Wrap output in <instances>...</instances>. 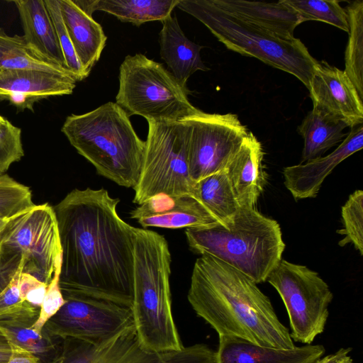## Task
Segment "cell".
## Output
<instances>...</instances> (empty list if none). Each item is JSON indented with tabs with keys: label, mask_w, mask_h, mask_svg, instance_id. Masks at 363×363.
Returning a JSON list of instances; mask_svg holds the SVG:
<instances>
[{
	"label": "cell",
	"mask_w": 363,
	"mask_h": 363,
	"mask_svg": "<svg viewBox=\"0 0 363 363\" xmlns=\"http://www.w3.org/2000/svg\"><path fill=\"white\" fill-rule=\"evenodd\" d=\"M40 313V308L23 301L18 306L0 315V330L10 343L18 345L38 357L43 363L60 359L62 345L44 330L38 332L32 328Z\"/></svg>",
	"instance_id": "cell-20"
},
{
	"label": "cell",
	"mask_w": 363,
	"mask_h": 363,
	"mask_svg": "<svg viewBox=\"0 0 363 363\" xmlns=\"http://www.w3.org/2000/svg\"><path fill=\"white\" fill-rule=\"evenodd\" d=\"M0 69H35L72 74L68 69L40 54L26 40L23 35L10 36L1 28Z\"/></svg>",
	"instance_id": "cell-27"
},
{
	"label": "cell",
	"mask_w": 363,
	"mask_h": 363,
	"mask_svg": "<svg viewBox=\"0 0 363 363\" xmlns=\"http://www.w3.org/2000/svg\"><path fill=\"white\" fill-rule=\"evenodd\" d=\"M119 199L103 188L75 189L52 206L63 297L87 296L131 308L134 228L118 214Z\"/></svg>",
	"instance_id": "cell-1"
},
{
	"label": "cell",
	"mask_w": 363,
	"mask_h": 363,
	"mask_svg": "<svg viewBox=\"0 0 363 363\" xmlns=\"http://www.w3.org/2000/svg\"><path fill=\"white\" fill-rule=\"evenodd\" d=\"M325 351L321 345L281 349L260 346L235 337L219 336L216 363H313Z\"/></svg>",
	"instance_id": "cell-19"
},
{
	"label": "cell",
	"mask_w": 363,
	"mask_h": 363,
	"mask_svg": "<svg viewBox=\"0 0 363 363\" xmlns=\"http://www.w3.org/2000/svg\"><path fill=\"white\" fill-rule=\"evenodd\" d=\"M345 11L349 23V39L344 72L363 101V1L350 3Z\"/></svg>",
	"instance_id": "cell-29"
},
{
	"label": "cell",
	"mask_w": 363,
	"mask_h": 363,
	"mask_svg": "<svg viewBox=\"0 0 363 363\" xmlns=\"http://www.w3.org/2000/svg\"><path fill=\"white\" fill-rule=\"evenodd\" d=\"M22 269V267L19 269L9 284L0 294V315L18 306L23 302L21 298L19 291V279L21 274L23 272Z\"/></svg>",
	"instance_id": "cell-38"
},
{
	"label": "cell",
	"mask_w": 363,
	"mask_h": 363,
	"mask_svg": "<svg viewBox=\"0 0 363 363\" xmlns=\"http://www.w3.org/2000/svg\"><path fill=\"white\" fill-rule=\"evenodd\" d=\"M343 228L337 232L345 237L339 245L352 243L360 255H363V191L356 190L342 206Z\"/></svg>",
	"instance_id": "cell-31"
},
{
	"label": "cell",
	"mask_w": 363,
	"mask_h": 363,
	"mask_svg": "<svg viewBox=\"0 0 363 363\" xmlns=\"http://www.w3.org/2000/svg\"><path fill=\"white\" fill-rule=\"evenodd\" d=\"M148 133L134 203L159 194L194 196L195 182L188 165L189 129L184 121L147 122Z\"/></svg>",
	"instance_id": "cell-8"
},
{
	"label": "cell",
	"mask_w": 363,
	"mask_h": 363,
	"mask_svg": "<svg viewBox=\"0 0 363 363\" xmlns=\"http://www.w3.org/2000/svg\"><path fill=\"white\" fill-rule=\"evenodd\" d=\"M60 363H216V352L204 344L177 352H149L142 347L133 322L101 342L62 340Z\"/></svg>",
	"instance_id": "cell-11"
},
{
	"label": "cell",
	"mask_w": 363,
	"mask_h": 363,
	"mask_svg": "<svg viewBox=\"0 0 363 363\" xmlns=\"http://www.w3.org/2000/svg\"><path fill=\"white\" fill-rule=\"evenodd\" d=\"M77 82L71 74L0 69V99L21 110H33L41 99L72 94Z\"/></svg>",
	"instance_id": "cell-15"
},
{
	"label": "cell",
	"mask_w": 363,
	"mask_h": 363,
	"mask_svg": "<svg viewBox=\"0 0 363 363\" xmlns=\"http://www.w3.org/2000/svg\"><path fill=\"white\" fill-rule=\"evenodd\" d=\"M86 13L104 11L123 22L137 26L152 21H162L172 15L179 0H73Z\"/></svg>",
	"instance_id": "cell-25"
},
{
	"label": "cell",
	"mask_w": 363,
	"mask_h": 363,
	"mask_svg": "<svg viewBox=\"0 0 363 363\" xmlns=\"http://www.w3.org/2000/svg\"><path fill=\"white\" fill-rule=\"evenodd\" d=\"M11 354L9 342L0 330V363H7Z\"/></svg>",
	"instance_id": "cell-41"
},
{
	"label": "cell",
	"mask_w": 363,
	"mask_h": 363,
	"mask_svg": "<svg viewBox=\"0 0 363 363\" xmlns=\"http://www.w3.org/2000/svg\"><path fill=\"white\" fill-rule=\"evenodd\" d=\"M21 267L23 268L21 255L0 244V294Z\"/></svg>",
	"instance_id": "cell-37"
},
{
	"label": "cell",
	"mask_w": 363,
	"mask_h": 363,
	"mask_svg": "<svg viewBox=\"0 0 363 363\" xmlns=\"http://www.w3.org/2000/svg\"><path fill=\"white\" fill-rule=\"evenodd\" d=\"M213 1L231 14L283 38H295V28L301 23L297 13L284 0L276 3L245 0Z\"/></svg>",
	"instance_id": "cell-23"
},
{
	"label": "cell",
	"mask_w": 363,
	"mask_h": 363,
	"mask_svg": "<svg viewBox=\"0 0 363 363\" xmlns=\"http://www.w3.org/2000/svg\"><path fill=\"white\" fill-rule=\"evenodd\" d=\"M162 23V28L160 33L161 58L179 83L186 87V81L195 72L208 69L201 57L203 46L186 38L175 15H170Z\"/></svg>",
	"instance_id": "cell-22"
},
{
	"label": "cell",
	"mask_w": 363,
	"mask_h": 363,
	"mask_svg": "<svg viewBox=\"0 0 363 363\" xmlns=\"http://www.w3.org/2000/svg\"><path fill=\"white\" fill-rule=\"evenodd\" d=\"M188 301L218 336L281 349L295 347L270 299L246 274L209 255L194 265Z\"/></svg>",
	"instance_id": "cell-2"
},
{
	"label": "cell",
	"mask_w": 363,
	"mask_h": 363,
	"mask_svg": "<svg viewBox=\"0 0 363 363\" xmlns=\"http://www.w3.org/2000/svg\"><path fill=\"white\" fill-rule=\"evenodd\" d=\"M308 91L313 109L351 128L362 124V100L344 71L326 62H318Z\"/></svg>",
	"instance_id": "cell-14"
},
{
	"label": "cell",
	"mask_w": 363,
	"mask_h": 363,
	"mask_svg": "<svg viewBox=\"0 0 363 363\" xmlns=\"http://www.w3.org/2000/svg\"><path fill=\"white\" fill-rule=\"evenodd\" d=\"M298 15L301 23L318 21L349 33L347 14L335 0H284Z\"/></svg>",
	"instance_id": "cell-30"
},
{
	"label": "cell",
	"mask_w": 363,
	"mask_h": 363,
	"mask_svg": "<svg viewBox=\"0 0 363 363\" xmlns=\"http://www.w3.org/2000/svg\"><path fill=\"white\" fill-rule=\"evenodd\" d=\"M177 7L201 21L228 49L288 72L309 89L318 62L299 39L279 36L231 14L213 0H179Z\"/></svg>",
	"instance_id": "cell-6"
},
{
	"label": "cell",
	"mask_w": 363,
	"mask_h": 363,
	"mask_svg": "<svg viewBox=\"0 0 363 363\" xmlns=\"http://www.w3.org/2000/svg\"><path fill=\"white\" fill-rule=\"evenodd\" d=\"M10 343V342H9ZM11 354L7 363H43L41 360L31 352L21 347L10 343ZM60 359L51 363H60Z\"/></svg>",
	"instance_id": "cell-39"
},
{
	"label": "cell",
	"mask_w": 363,
	"mask_h": 363,
	"mask_svg": "<svg viewBox=\"0 0 363 363\" xmlns=\"http://www.w3.org/2000/svg\"><path fill=\"white\" fill-rule=\"evenodd\" d=\"M11 2L18 11L26 40L40 54L68 69L45 1L15 0Z\"/></svg>",
	"instance_id": "cell-24"
},
{
	"label": "cell",
	"mask_w": 363,
	"mask_h": 363,
	"mask_svg": "<svg viewBox=\"0 0 363 363\" xmlns=\"http://www.w3.org/2000/svg\"><path fill=\"white\" fill-rule=\"evenodd\" d=\"M0 244L21 256L23 272L49 284L61 264V247L53 207L34 205L8 219Z\"/></svg>",
	"instance_id": "cell-10"
},
{
	"label": "cell",
	"mask_w": 363,
	"mask_h": 363,
	"mask_svg": "<svg viewBox=\"0 0 363 363\" xmlns=\"http://www.w3.org/2000/svg\"><path fill=\"white\" fill-rule=\"evenodd\" d=\"M8 219L5 218H0V233L3 230L4 227L5 226Z\"/></svg>",
	"instance_id": "cell-42"
},
{
	"label": "cell",
	"mask_w": 363,
	"mask_h": 363,
	"mask_svg": "<svg viewBox=\"0 0 363 363\" xmlns=\"http://www.w3.org/2000/svg\"><path fill=\"white\" fill-rule=\"evenodd\" d=\"M62 132L100 175L119 186L135 188L145 153L127 113L107 102L88 113L67 116Z\"/></svg>",
	"instance_id": "cell-5"
},
{
	"label": "cell",
	"mask_w": 363,
	"mask_h": 363,
	"mask_svg": "<svg viewBox=\"0 0 363 363\" xmlns=\"http://www.w3.org/2000/svg\"><path fill=\"white\" fill-rule=\"evenodd\" d=\"M185 234L192 251L225 262L257 284L266 281L285 249L278 222L255 208L240 207L225 223L185 228Z\"/></svg>",
	"instance_id": "cell-4"
},
{
	"label": "cell",
	"mask_w": 363,
	"mask_h": 363,
	"mask_svg": "<svg viewBox=\"0 0 363 363\" xmlns=\"http://www.w3.org/2000/svg\"><path fill=\"white\" fill-rule=\"evenodd\" d=\"M170 264L165 238L152 230L134 228L131 311L142 347L155 353L184 348L172 311Z\"/></svg>",
	"instance_id": "cell-3"
},
{
	"label": "cell",
	"mask_w": 363,
	"mask_h": 363,
	"mask_svg": "<svg viewBox=\"0 0 363 363\" xmlns=\"http://www.w3.org/2000/svg\"><path fill=\"white\" fill-rule=\"evenodd\" d=\"M59 3L64 24L87 77L99 60L107 38L101 26L73 0H59Z\"/></svg>",
	"instance_id": "cell-21"
},
{
	"label": "cell",
	"mask_w": 363,
	"mask_h": 363,
	"mask_svg": "<svg viewBox=\"0 0 363 363\" xmlns=\"http://www.w3.org/2000/svg\"><path fill=\"white\" fill-rule=\"evenodd\" d=\"M194 196L221 223L229 220L240 208L225 170L196 182Z\"/></svg>",
	"instance_id": "cell-28"
},
{
	"label": "cell",
	"mask_w": 363,
	"mask_h": 363,
	"mask_svg": "<svg viewBox=\"0 0 363 363\" xmlns=\"http://www.w3.org/2000/svg\"><path fill=\"white\" fill-rule=\"evenodd\" d=\"M261 143L249 132L225 171L240 207L255 208L266 184Z\"/></svg>",
	"instance_id": "cell-18"
},
{
	"label": "cell",
	"mask_w": 363,
	"mask_h": 363,
	"mask_svg": "<svg viewBox=\"0 0 363 363\" xmlns=\"http://www.w3.org/2000/svg\"><path fill=\"white\" fill-rule=\"evenodd\" d=\"M363 147L362 124L352 127L339 146L329 155L283 169L284 185L298 199L315 198L325 179L344 160Z\"/></svg>",
	"instance_id": "cell-17"
},
{
	"label": "cell",
	"mask_w": 363,
	"mask_h": 363,
	"mask_svg": "<svg viewBox=\"0 0 363 363\" xmlns=\"http://www.w3.org/2000/svg\"><path fill=\"white\" fill-rule=\"evenodd\" d=\"M130 216L144 229L149 227L188 228L218 222L191 194L155 196L132 210Z\"/></svg>",
	"instance_id": "cell-16"
},
{
	"label": "cell",
	"mask_w": 363,
	"mask_h": 363,
	"mask_svg": "<svg viewBox=\"0 0 363 363\" xmlns=\"http://www.w3.org/2000/svg\"><path fill=\"white\" fill-rule=\"evenodd\" d=\"M190 94L164 67L143 54L127 55L119 69L116 104L128 115L147 122L182 121L200 112Z\"/></svg>",
	"instance_id": "cell-7"
},
{
	"label": "cell",
	"mask_w": 363,
	"mask_h": 363,
	"mask_svg": "<svg viewBox=\"0 0 363 363\" xmlns=\"http://www.w3.org/2000/svg\"><path fill=\"white\" fill-rule=\"evenodd\" d=\"M54 25L66 67L76 79L82 81L86 77L75 53L74 47L64 24L59 0H44Z\"/></svg>",
	"instance_id": "cell-33"
},
{
	"label": "cell",
	"mask_w": 363,
	"mask_h": 363,
	"mask_svg": "<svg viewBox=\"0 0 363 363\" xmlns=\"http://www.w3.org/2000/svg\"><path fill=\"white\" fill-rule=\"evenodd\" d=\"M59 264L55 271L53 277L48 284V289L40 308L39 316L32 328L38 332H41L45 323L52 317L65 304V300L59 286V277L60 273Z\"/></svg>",
	"instance_id": "cell-35"
},
{
	"label": "cell",
	"mask_w": 363,
	"mask_h": 363,
	"mask_svg": "<svg viewBox=\"0 0 363 363\" xmlns=\"http://www.w3.org/2000/svg\"><path fill=\"white\" fill-rule=\"evenodd\" d=\"M183 121L189 129L188 165L194 182L225 170L250 132L232 113L200 111Z\"/></svg>",
	"instance_id": "cell-12"
},
{
	"label": "cell",
	"mask_w": 363,
	"mask_h": 363,
	"mask_svg": "<svg viewBox=\"0 0 363 363\" xmlns=\"http://www.w3.org/2000/svg\"><path fill=\"white\" fill-rule=\"evenodd\" d=\"M65 304L43 328L50 336L97 342L133 322L131 308L87 296H65Z\"/></svg>",
	"instance_id": "cell-13"
},
{
	"label": "cell",
	"mask_w": 363,
	"mask_h": 363,
	"mask_svg": "<svg viewBox=\"0 0 363 363\" xmlns=\"http://www.w3.org/2000/svg\"><path fill=\"white\" fill-rule=\"evenodd\" d=\"M6 118L0 115V122L3 121Z\"/></svg>",
	"instance_id": "cell-44"
},
{
	"label": "cell",
	"mask_w": 363,
	"mask_h": 363,
	"mask_svg": "<svg viewBox=\"0 0 363 363\" xmlns=\"http://www.w3.org/2000/svg\"><path fill=\"white\" fill-rule=\"evenodd\" d=\"M29 187L9 175H0V218L9 219L34 206Z\"/></svg>",
	"instance_id": "cell-32"
},
{
	"label": "cell",
	"mask_w": 363,
	"mask_h": 363,
	"mask_svg": "<svg viewBox=\"0 0 363 363\" xmlns=\"http://www.w3.org/2000/svg\"><path fill=\"white\" fill-rule=\"evenodd\" d=\"M351 348H341L333 354L320 358L313 363H341L350 357Z\"/></svg>",
	"instance_id": "cell-40"
},
{
	"label": "cell",
	"mask_w": 363,
	"mask_h": 363,
	"mask_svg": "<svg viewBox=\"0 0 363 363\" xmlns=\"http://www.w3.org/2000/svg\"><path fill=\"white\" fill-rule=\"evenodd\" d=\"M23 155L21 129L5 118L0 122V175Z\"/></svg>",
	"instance_id": "cell-34"
},
{
	"label": "cell",
	"mask_w": 363,
	"mask_h": 363,
	"mask_svg": "<svg viewBox=\"0 0 363 363\" xmlns=\"http://www.w3.org/2000/svg\"><path fill=\"white\" fill-rule=\"evenodd\" d=\"M268 281L281 296L289 318L290 336L310 345L324 330L333 294L318 273L305 265L281 259Z\"/></svg>",
	"instance_id": "cell-9"
},
{
	"label": "cell",
	"mask_w": 363,
	"mask_h": 363,
	"mask_svg": "<svg viewBox=\"0 0 363 363\" xmlns=\"http://www.w3.org/2000/svg\"><path fill=\"white\" fill-rule=\"evenodd\" d=\"M347 125L342 121L312 109L297 128L304 140L301 163L321 157L347 135Z\"/></svg>",
	"instance_id": "cell-26"
},
{
	"label": "cell",
	"mask_w": 363,
	"mask_h": 363,
	"mask_svg": "<svg viewBox=\"0 0 363 363\" xmlns=\"http://www.w3.org/2000/svg\"><path fill=\"white\" fill-rule=\"evenodd\" d=\"M48 286V284L29 274L25 272L21 274L19 279L21 298L34 307L40 308Z\"/></svg>",
	"instance_id": "cell-36"
},
{
	"label": "cell",
	"mask_w": 363,
	"mask_h": 363,
	"mask_svg": "<svg viewBox=\"0 0 363 363\" xmlns=\"http://www.w3.org/2000/svg\"><path fill=\"white\" fill-rule=\"evenodd\" d=\"M341 363H354L352 359L350 356L348 358H347L345 360L342 362Z\"/></svg>",
	"instance_id": "cell-43"
}]
</instances>
